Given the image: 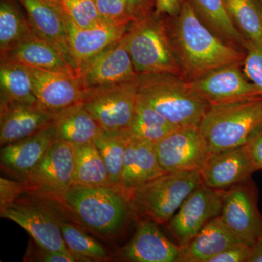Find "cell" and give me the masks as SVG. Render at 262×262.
<instances>
[{
  "instance_id": "1",
  "label": "cell",
  "mask_w": 262,
  "mask_h": 262,
  "mask_svg": "<svg viewBox=\"0 0 262 262\" xmlns=\"http://www.w3.org/2000/svg\"><path fill=\"white\" fill-rule=\"evenodd\" d=\"M183 78L191 82L212 71L242 63L246 51L227 42L202 21L189 0L176 16L170 36Z\"/></svg>"
},
{
  "instance_id": "2",
  "label": "cell",
  "mask_w": 262,
  "mask_h": 262,
  "mask_svg": "<svg viewBox=\"0 0 262 262\" xmlns=\"http://www.w3.org/2000/svg\"><path fill=\"white\" fill-rule=\"evenodd\" d=\"M61 203L84 226L103 235L119 233L133 213L130 198L116 187L73 184Z\"/></svg>"
},
{
  "instance_id": "3",
  "label": "cell",
  "mask_w": 262,
  "mask_h": 262,
  "mask_svg": "<svg viewBox=\"0 0 262 262\" xmlns=\"http://www.w3.org/2000/svg\"><path fill=\"white\" fill-rule=\"evenodd\" d=\"M138 96L176 127L199 126L208 106L179 76L168 73L138 75Z\"/></svg>"
},
{
  "instance_id": "4",
  "label": "cell",
  "mask_w": 262,
  "mask_h": 262,
  "mask_svg": "<svg viewBox=\"0 0 262 262\" xmlns=\"http://www.w3.org/2000/svg\"><path fill=\"white\" fill-rule=\"evenodd\" d=\"M262 126V96L210 105L199 125L211 155L246 145Z\"/></svg>"
},
{
  "instance_id": "5",
  "label": "cell",
  "mask_w": 262,
  "mask_h": 262,
  "mask_svg": "<svg viewBox=\"0 0 262 262\" xmlns=\"http://www.w3.org/2000/svg\"><path fill=\"white\" fill-rule=\"evenodd\" d=\"M158 15L149 13L133 20L125 33L134 68L139 75L168 73L183 78L171 37Z\"/></svg>"
},
{
  "instance_id": "6",
  "label": "cell",
  "mask_w": 262,
  "mask_h": 262,
  "mask_svg": "<svg viewBox=\"0 0 262 262\" xmlns=\"http://www.w3.org/2000/svg\"><path fill=\"white\" fill-rule=\"evenodd\" d=\"M201 184L198 170L165 173L138 188L130 198L133 213L166 224Z\"/></svg>"
},
{
  "instance_id": "7",
  "label": "cell",
  "mask_w": 262,
  "mask_h": 262,
  "mask_svg": "<svg viewBox=\"0 0 262 262\" xmlns=\"http://www.w3.org/2000/svg\"><path fill=\"white\" fill-rule=\"evenodd\" d=\"M137 98L136 77L120 84L85 90L81 103L103 130L115 134L129 131Z\"/></svg>"
},
{
  "instance_id": "8",
  "label": "cell",
  "mask_w": 262,
  "mask_h": 262,
  "mask_svg": "<svg viewBox=\"0 0 262 262\" xmlns=\"http://www.w3.org/2000/svg\"><path fill=\"white\" fill-rule=\"evenodd\" d=\"M74 169L72 144L56 140L22 182L27 183L29 192L61 202L63 194L74 184Z\"/></svg>"
},
{
  "instance_id": "9",
  "label": "cell",
  "mask_w": 262,
  "mask_h": 262,
  "mask_svg": "<svg viewBox=\"0 0 262 262\" xmlns=\"http://www.w3.org/2000/svg\"><path fill=\"white\" fill-rule=\"evenodd\" d=\"M157 156L165 173L200 170L211 156L199 127H177L155 143Z\"/></svg>"
},
{
  "instance_id": "10",
  "label": "cell",
  "mask_w": 262,
  "mask_h": 262,
  "mask_svg": "<svg viewBox=\"0 0 262 262\" xmlns=\"http://www.w3.org/2000/svg\"><path fill=\"white\" fill-rule=\"evenodd\" d=\"M220 217L241 242L252 247L262 234V215L251 179L225 191Z\"/></svg>"
},
{
  "instance_id": "11",
  "label": "cell",
  "mask_w": 262,
  "mask_h": 262,
  "mask_svg": "<svg viewBox=\"0 0 262 262\" xmlns=\"http://www.w3.org/2000/svg\"><path fill=\"white\" fill-rule=\"evenodd\" d=\"M224 195L225 191L211 189L201 183L187 196L168 223L179 246L188 244L207 224L220 216Z\"/></svg>"
},
{
  "instance_id": "12",
  "label": "cell",
  "mask_w": 262,
  "mask_h": 262,
  "mask_svg": "<svg viewBox=\"0 0 262 262\" xmlns=\"http://www.w3.org/2000/svg\"><path fill=\"white\" fill-rule=\"evenodd\" d=\"M0 210L2 218L18 224L41 247L72 254L63 239L61 220L42 205L18 198Z\"/></svg>"
},
{
  "instance_id": "13",
  "label": "cell",
  "mask_w": 262,
  "mask_h": 262,
  "mask_svg": "<svg viewBox=\"0 0 262 262\" xmlns=\"http://www.w3.org/2000/svg\"><path fill=\"white\" fill-rule=\"evenodd\" d=\"M242 63L220 67L189 82L192 91L209 105L262 96L245 75Z\"/></svg>"
},
{
  "instance_id": "14",
  "label": "cell",
  "mask_w": 262,
  "mask_h": 262,
  "mask_svg": "<svg viewBox=\"0 0 262 262\" xmlns=\"http://www.w3.org/2000/svg\"><path fill=\"white\" fill-rule=\"evenodd\" d=\"M138 75L127 51L125 35L78 72L84 91L128 82L135 80Z\"/></svg>"
},
{
  "instance_id": "15",
  "label": "cell",
  "mask_w": 262,
  "mask_h": 262,
  "mask_svg": "<svg viewBox=\"0 0 262 262\" xmlns=\"http://www.w3.org/2000/svg\"><path fill=\"white\" fill-rule=\"evenodd\" d=\"M27 67L32 77L38 104L42 108L59 113L82 102L84 89L77 76Z\"/></svg>"
},
{
  "instance_id": "16",
  "label": "cell",
  "mask_w": 262,
  "mask_h": 262,
  "mask_svg": "<svg viewBox=\"0 0 262 262\" xmlns=\"http://www.w3.org/2000/svg\"><path fill=\"white\" fill-rule=\"evenodd\" d=\"M66 20L69 48L77 72L88 62L120 40L131 24L103 21L89 28H79L67 18Z\"/></svg>"
},
{
  "instance_id": "17",
  "label": "cell",
  "mask_w": 262,
  "mask_h": 262,
  "mask_svg": "<svg viewBox=\"0 0 262 262\" xmlns=\"http://www.w3.org/2000/svg\"><path fill=\"white\" fill-rule=\"evenodd\" d=\"M256 171L243 146L211 155L200 174L202 184L206 187L226 191L249 180Z\"/></svg>"
},
{
  "instance_id": "18",
  "label": "cell",
  "mask_w": 262,
  "mask_h": 262,
  "mask_svg": "<svg viewBox=\"0 0 262 262\" xmlns=\"http://www.w3.org/2000/svg\"><path fill=\"white\" fill-rule=\"evenodd\" d=\"M164 173L158 162L155 143L130 134L119 188L130 198L138 188Z\"/></svg>"
},
{
  "instance_id": "19",
  "label": "cell",
  "mask_w": 262,
  "mask_h": 262,
  "mask_svg": "<svg viewBox=\"0 0 262 262\" xmlns=\"http://www.w3.org/2000/svg\"><path fill=\"white\" fill-rule=\"evenodd\" d=\"M58 113L46 110L38 103L0 105V144L5 146L15 142L50 126Z\"/></svg>"
},
{
  "instance_id": "20",
  "label": "cell",
  "mask_w": 262,
  "mask_h": 262,
  "mask_svg": "<svg viewBox=\"0 0 262 262\" xmlns=\"http://www.w3.org/2000/svg\"><path fill=\"white\" fill-rule=\"evenodd\" d=\"M56 140L53 123L32 136L3 146L0 153L2 168L23 181Z\"/></svg>"
},
{
  "instance_id": "21",
  "label": "cell",
  "mask_w": 262,
  "mask_h": 262,
  "mask_svg": "<svg viewBox=\"0 0 262 262\" xmlns=\"http://www.w3.org/2000/svg\"><path fill=\"white\" fill-rule=\"evenodd\" d=\"M19 1L27 12L33 32L58 48L77 72L67 40V20L56 0Z\"/></svg>"
},
{
  "instance_id": "22",
  "label": "cell",
  "mask_w": 262,
  "mask_h": 262,
  "mask_svg": "<svg viewBox=\"0 0 262 262\" xmlns=\"http://www.w3.org/2000/svg\"><path fill=\"white\" fill-rule=\"evenodd\" d=\"M180 249L179 245L164 235L155 221L146 219L139 222L121 254L130 261L178 262Z\"/></svg>"
},
{
  "instance_id": "23",
  "label": "cell",
  "mask_w": 262,
  "mask_h": 262,
  "mask_svg": "<svg viewBox=\"0 0 262 262\" xmlns=\"http://www.w3.org/2000/svg\"><path fill=\"white\" fill-rule=\"evenodd\" d=\"M1 60L78 77L77 71L64 55L51 43L38 37L35 33L1 54Z\"/></svg>"
},
{
  "instance_id": "24",
  "label": "cell",
  "mask_w": 262,
  "mask_h": 262,
  "mask_svg": "<svg viewBox=\"0 0 262 262\" xmlns=\"http://www.w3.org/2000/svg\"><path fill=\"white\" fill-rule=\"evenodd\" d=\"M241 243L220 215L207 224L188 244L180 246L178 262H208L222 251Z\"/></svg>"
},
{
  "instance_id": "25",
  "label": "cell",
  "mask_w": 262,
  "mask_h": 262,
  "mask_svg": "<svg viewBox=\"0 0 262 262\" xmlns=\"http://www.w3.org/2000/svg\"><path fill=\"white\" fill-rule=\"evenodd\" d=\"M56 140L72 145L92 142L103 129L82 103L61 110L53 122Z\"/></svg>"
},
{
  "instance_id": "26",
  "label": "cell",
  "mask_w": 262,
  "mask_h": 262,
  "mask_svg": "<svg viewBox=\"0 0 262 262\" xmlns=\"http://www.w3.org/2000/svg\"><path fill=\"white\" fill-rule=\"evenodd\" d=\"M207 27L227 42L246 51L248 42L235 27L224 0H189Z\"/></svg>"
},
{
  "instance_id": "27",
  "label": "cell",
  "mask_w": 262,
  "mask_h": 262,
  "mask_svg": "<svg viewBox=\"0 0 262 262\" xmlns=\"http://www.w3.org/2000/svg\"><path fill=\"white\" fill-rule=\"evenodd\" d=\"M1 104L9 103H38L32 77L27 66L1 60Z\"/></svg>"
},
{
  "instance_id": "28",
  "label": "cell",
  "mask_w": 262,
  "mask_h": 262,
  "mask_svg": "<svg viewBox=\"0 0 262 262\" xmlns=\"http://www.w3.org/2000/svg\"><path fill=\"white\" fill-rule=\"evenodd\" d=\"M74 153V184L93 187H115L94 143L72 145Z\"/></svg>"
},
{
  "instance_id": "29",
  "label": "cell",
  "mask_w": 262,
  "mask_h": 262,
  "mask_svg": "<svg viewBox=\"0 0 262 262\" xmlns=\"http://www.w3.org/2000/svg\"><path fill=\"white\" fill-rule=\"evenodd\" d=\"M235 27L250 44L262 46V5L259 0H224Z\"/></svg>"
},
{
  "instance_id": "30",
  "label": "cell",
  "mask_w": 262,
  "mask_h": 262,
  "mask_svg": "<svg viewBox=\"0 0 262 262\" xmlns=\"http://www.w3.org/2000/svg\"><path fill=\"white\" fill-rule=\"evenodd\" d=\"M176 128L149 103L138 96L135 115L129 129L130 135L156 143Z\"/></svg>"
},
{
  "instance_id": "31",
  "label": "cell",
  "mask_w": 262,
  "mask_h": 262,
  "mask_svg": "<svg viewBox=\"0 0 262 262\" xmlns=\"http://www.w3.org/2000/svg\"><path fill=\"white\" fill-rule=\"evenodd\" d=\"M129 136V131L112 134L103 130L93 141L104 161L112 184L118 188Z\"/></svg>"
},
{
  "instance_id": "32",
  "label": "cell",
  "mask_w": 262,
  "mask_h": 262,
  "mask_svg": "<svg viewBox=\"0 0 262 262\" xmlns=\"http://www.w3.org/2000/svg\"><path fill=\"white\" fill-rule=\"evenodd\" d=\"M34 34L28 20L10 0L0 3V51L1 54Z\"/></svg>"
},
{
  "instance_id": "33",
  "label": "cell",
  "mask_w": 262,
  "mask_h": 262,
  "mask_svg": "<svg viewBox=\"0 0 262 262\" xmlns=\"http://www.w3.org/2000/svg\"><path fill=\"white\" fill-rule=\"evenodd\" d=\"M62 234L66 246L77 261H102L108 253L98 241L78 227L61 220Z\"/></svg>"
},
{
  "instance_id": "34",
  "label": "cell",
  "mask_w": 262,
  "mask_h": 262,
  "mask_svg": "<svg viewBox=\"0 0 262 262\" xmlns=\"http://www.w3.org/2000/svg\"><path fill=\"white\" fill-rule=\"evenodd\" d=\"M66 18L79 28H89L101 23L95 0H56Z\"/></svg>"
},
{
  "instance_id": "35",
  "label": "cell",
  "mask_w": 262,
  "mask_h": 262,
  "mask_svg": "<svg viewBox=\"0 0 262 262\" xmlns=\"http://www.w3.org/2000/svg\"><path fill=\"white\" fill-rule=\"evenodd\" d=\"M98 13L105 22L131 23L134 20L125 0H95Z\"/></svg>"
},
{
  "instance_id": "36",
  "label": "cell",
  "mask_w": 262,
  "mask_h": 262,
  "mask_svg": "<svg viewBox=\"0 0 262 262\" xmlns=\"http://www.w3.org/2000/svg\"><path fill=\"white\" fill-rule=\"evenodd\" d=\"M242 69L248 80L262 92V46L248 43Z\"/></svg>"
},
{
  "instance_id": "37",
  "label": "cell",
  "mask_w": 262,
  "mask_h": 262,
  "mask_svg": "<svg viewBox=\"0 0 262 262\" xmlns=\"http://www.w3.org/2000/svg\"><path fill=\"white\" fill-rule=\"evenodd\" d=\"M36 244V243H35ZM24 261L39 262H75L76 258L72 254L58 251H50L36 244L32 245L26 252Z\"/></svg>"
},
{
  "instance_id": "38",
  "label": "cell",
  "mask_w": 262,
  "mask_h": 262,
  "mask_svg": "<svg viewBox=\"0 0 262 262\" xmlns=\"http://www.w3.org/2000/svg\"><path fill=\"white\" fill-rule=\"evenodd\" d=\"M29 191L27 183L22 181L15 182L5 178L0 179V208L13 203L20 198L22 194Z\"/></svg>"
},
{
  "instance_id": "39",
  "label": "cell",
  "mask_w": 262,
  "mask_h": 262,
  "mask_svg": "<svg viewBox=\"0 0 262 262\" xmlns=\"http://www.w3.org/2000/svg\"><path fill=\"white\" fill-rule=\"evenodd\" d=\"M252 247L244 244H237L222 251L208 262H248Z\"/></svg>"
},
{
  "instance_id": "40",
  "label": "cell",
  "mask_w": 262,
  "mask_h": 262,
  "mask_svg": "<svg viewBox=\"0 0 262 262\" xmlns=\"http://www.w3.org/2000/svg\"><path fill=\"white\" fill-rule=\"evenodd\" d=\"M244 146L256 171L262 170V126Z\"/></svg>"
},
{
  "instance_id": "41",
  "label": "cell",
  "mask_w": 262,
  "mask_h": 262,
  "mask_svg": "<svg viewBox=\"0 0 262 262\" xmlns=\"http://www.w3.org/2000/svg\"><path fill=\"white\" fill-rule=\"evenodd\" d=\"M185 0H155L157 14L177 16Z\"/></svg>"
},
{
  "instance_id": "42",
  "label": "cell",
  "mask_w": 262,
  "mask_h": 262,
  "mask_svg": "<svg viewBox=\"0 0 262 262\" xmlns=\"http://www.w3.org/2000/svg\"><path fill=\"white\" fill-rule=\"evenodd\" d=\"M134 20L149 14L151 0H125Z\"/></svg>"
},
{
  "instance_id": "43",
  "label": "cell",
  "mask_w": 262,
  "mask_h": 262,
  "mask_svg": "<svg viewBox=\"0 0 262 262\" xmlns=\"http://www.w3.org/2000/svg\"><path fill=\"white\" fill-rule=\"evenodd\" d=\"M248 262H262V234L252 246L251 257Z\"/></svg>"
},
{
  "instance_id": "44",
  "label": "cell",
  "mask_w": 262,
  "mask_h": 262,
  "mask_svg": "<svg viewBox=\"0 0 262 262\" xmlns=\"http://www.w3.org/2000/svg\"><path fill=\"white\" fill-rule=\"evenodd\" d=\"M260 2H261V5H262V0H259Z\"/></svg>"
}]
</instances>
